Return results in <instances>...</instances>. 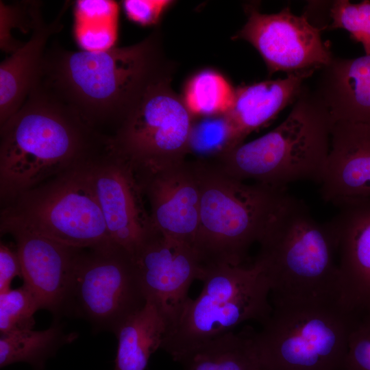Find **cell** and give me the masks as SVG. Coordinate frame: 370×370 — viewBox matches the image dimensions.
<instances>
[{
  "label": "cell",
  "mask_w": 370,
  "mask_h": 370,
  "mask_svg": "<svg viewBox=\"0 0 370 370\" xmlns=\"http://www.w3.org/2000/svg\"><path fill=\"white\" fill-rule=\"evenodd\" d=\"M234 93L235 89L222 74L204 69L188 80L182 98L193 117H197L227 113Z\"/></svg>",
  "instance_id": "obj_25"
},
{
  "label": "cell",
  "mask_w": 370,
  "mask_h": 370,
  "mask_svg": "<svg viewBox=\"0 0 370 370\" xmlns=\"http://www.w3.org/2000/svg\"><path fill=\"white\" fill-rule=\"evenodd\" d=\"M254 263L270 290L273 307L338 306L337 247L330 222L321 223L290 195L258 243Z\"/></svg>",
  "instance_id": "obj_3"
},
{
  "label": "cell",
  "mask_w": 370,
  "mask_h": 370,
  "mask_svg": "<svg viewBox=\"0 0 370 370\" xmlns=\"http://www.w3.org/2000/svg\"><path fill=\"white\" fill-rule=\"evenodd\" d=\"M150 208L151 225L194 247L199 228L200 188L193 162L136 173Z\"/></svg>",
  "instance_id": "obj_14"
},
{
  "label": "cell",
  "mask_w": 370,
  "mask_h": 370,
  "mask_svg": "<svg viewBox=\"0 0 370 370\" xmlns=\"http://www.w3.org/2000/svg\"><path fill=\"white\" fill-rule=\"evenodd\" d=\"M167 328L156 306L147 301L115 334L118 344L114 370H145L151 354L161 348Z\"/></svg>",
  "instance_id": "obj_21"
},
{
  "label": "cell",
  "mask_w": 370,
  "mask_h": 370,
  "mask_svg": "<svg viewBox=\"0 0 370 370\" xmlns=\"http://www.w3.org/2000/svg\"><path fill=\"white\" fill-rule=\"evenodd\" d=\"M66 5L50 23L43 20L36 27L29 40L0 64V125L23 106L36 84L49 38L62 27L60 22Z\"/></svg>",
  "instance_id": "obj_20"
},
{
  "label": "cell",
  "mask_w": 370,
  "mask_h": 370,
  "mask_svg": "<svg viewBox=\"0 0 370 370\" xmlns=\"http://www.w3.org/2000/svg\"><path fill=\"white\" fill-rule=\"evenodd\" d=\"M167 68L160 34L155 31L135 45L104 51L53 46L46 49L35 85L95 130L111 127L114 133L147 85Z\"/></svg>",
  "instance_id": "obj_1"
},
{
  "label": "cell",
  "mask_w": 370,
  "mask_h": 370,
  "mask_svg": "<svg viewBox=\"0 0 370 370\" xmlns=\"http://www.w3.org/2000/svg\"><path fill=\"white\" fill-rule=\"evenodd\" d=\"M40 6V2L36 1L11 4L0 1V47L3 51L12 54L23 45L14 38L12 31L33 32L42 21Z\"/></svg>",
  "instance_id": "obj_27"
},
{
  "label": "cell",
  "mask_w": 370,
  "mask_h": 370,
  "mask_svg": "<svg viewBox=\"0 0 370 370\" xmlns=\"http://www.w3.org/2000/svg\"><path fill=\"white\" fill-rule=\"evenodd\" d=\"M193 163L200 188L194 247L202 266L243 265L290 195L286 188L233 179L206 160Z\"/></svg>",
  "instance_id": "obj_5"
},
{
  "label": "cell",
  "mask_w": 370,
  "mask_h": 370,
  "mask_svg": "<svg viewBox=\"0 0 370 370\" xmlns=\"http://www.w3.org/2000/svg\"><path fill=\"white\" fill-rule=\"evenodd\" d=\"M353 319L338 306L273 307L257 352L267 370H341Z\"/></svg>",
  "instance_id": "obj_8"
},
{
  "label": "cell",
  "mask_w": 370,
  "mask_h": 370,
  "mask_svg": "<svg viewBox=\"0 0 370 370\" xmlns=\"http://www.w3.org/2000/svg\"><path fill=\"white\" fill-rule=\"evenodd\" d=\"M40 305L30 289L22 286L0 293V333L32 329Z\"/></svg>",
  "instance_id": "obj_28"
},
{
  "label": "cell",
  "mask_w": 370,
  "mask_h": 370,
  "mask_svg": "<svg viewBox=\"0 0 370 370\" xmlns=\"http://www.w3.org/2000/svg\"><path fill=\"white\" fill-rule=\"evenodd\" d=\"M118 3L79 0L74 9L75 38L84 51H99L114 46L119 32Z\"/></svg>",
  "instance_id": "obj_23"
},
{
  "label": "cell",
  "mask_w": 370,
  "mask_h": 370,
  "mask_svg": "<svg viewBox=\"0 0 370 370\" xmlns=\"http://www.w3.org/2000/svg\"><path fill=\"white\" fill-rule=\"evenodd\" d=\"M315 70L287 73L284 78L242 85L235 89L227 112L245 138L273 120L286 106L294 103L306 79Z\"/></svg>",
  "instance_id": "obj_19"
},
{
  "label": "cell",
  "mask_w": 370,
  "mask_h": 370,
  "mask_svg": "<svg viewBox=\"0 0 370 370\" xmlns=\"http://www.w3.org/2000/svg\"><path fill=\"white\" fill-rule=\"evenodd\" d=\"M170 68L145 88L111 136L113 148L136 173L186 161L193 116L171 87Z\"/></svg>",
  "instance_id": "obj_9"
},
{
  "label": "cell",
  "mask_w": 370,
  "mask_h": 370,
  "mask_svg": "<svg viewBox=\"0 0 370 370\" xmlns=\"http://www.w3.org/2000/svg\"><path fill=\"white\" fill-rule=\"evenodd\" d=\"M247 20L234 39L249 42L264 60L269 75L319 69L334 58L321 38V29L305 15L285 8L274 14L261 13L256 5L245 6Z\"/></svg>",
  "instance_id": "obj_11"
},
{
  "label": "cell",
  "mask_w": 370,
  "mask_h": 370,
  "mask_svg": "<svg viewBox=\"0 0 370 370\" xmlns=\"http://www.w3.org/2000/svg\"><path fill=\"white\" fill-rule=\"evenodd\" d=\"M203 267L201 292L195 299L188 298L161 345L177 362L243 323L262 324L272 312L268 282L256 263Z\"/></svg>",
  "instance_id": "obj_6"
},
{
  "label": "cell",
  "mask_w": 370,
  "mask_h": 370,
  "mask_svg": "<svg viewBox=\"0 0 370 370\" xmlns=\"http://www.w3.org/2000/svg\"><path fill=\"white\" fill-rule=\"evenodd\" d=\"M0 195H18L102 153L110 136L34 85L20 109L1 125Z\"/></svg>",
  "instance_id": "obj_2"
},
{
  "label": "cell",
  "mask_w": 370,
  "mask_h": 370,
  "mask_svg": "<svg viewBox=\"0 0 370 370\" xmlns=\"http://www.w3.org/2000/svg\"><path fill=\"white\" fill-rule=\"evenodd\" d=\"M131 255L147 301L158 309L168 330L188 301L191 284L202 279L199 256L192 245L166 236L151 224Z\"/></svg>",
  "instance_id": "obj_12"
},
{
  "label": "cell",
  "mask_w": 370,
  "mask_h": 370,
  "mask_svg": "<svg viewBox=\"0 0 370 370\" xmlns=\"http://www.w3.org/2000/svg\"><path fill=\"white\" fill-rule=\"evenodd\" d=\"M89 161L4 204L1 232L21 229L77 249L114 245L90 184Z\"/></svg>",
  "instance_id": "obj_7"
},
{
  "label": "cell",
  "mask_w": 370,
  "mask_h": 370,
  "mask_svg": "<svg viewBox=\"0 0 370 370\" xmlns=\"http://www.w3.org/2000/svg\"><path fill=\"white\" fill-rule=\"evenodd\" d=\"M22 278L20 260L16 251L10 246L1 242L0 245V293L10 290L12 280Z\"/></svg>",
  "instance_id": "obj_32"
},
{
  "label": "cell",
  "mask_w": 370,
  "mask_h": 370,
  "mask_svg": "<svg viewBox=\"0 0 370 370\" xmlns=\"http://www.w3.org/2000/svg\"><path fill=\"white\" fill-rule=\"evenodd\" d=\"M24 284L41 308L54 315L64 313L73 267L79 249L21 229H12Z\"/></svg>",
  "instance_id": "obj_17"
},
{
  "label": "cell",
  "mask_w": 370,
  "mask_h": 370,
  "mask_svg": "<svg viewBox=\"0 0 370 370\" xmlns=\"http://www.w3.org/2000/svg\"><path fill=\"white\" fill-rule=\"evenodd\" d=\"M74 338V334H65L58 323L44 330L29 329L1 334L0 367L27 362L41 370L49 357Z\"/></svg>",
  "instance_id": "obj_24"
},
{
  "label": "cell",
  "mask_w": 370,
  "mask_h": 370,
  "mask_svg": "<svg viewBox=\"0 0 370 370\" xmlns=\"http://www.w3.org/2000/svg\"><path fill=\"white\" fill-rule=\"evenodd\" d=\"M319 184L323 200L340 209L370 202V125L333 121Z\"/></svg>",
  "instance_id": "obj_15"
},
{
  "label": "cell",
  "mask_w": 370,
  "mask_h": 370,
  "mask_svg": "<svg viewBox=\"0 0 370 370\" xmlns=\"http://www.w3.org/2000/svg\"><path fill=\"white\" fill-rule=\"evenodd\" d=\"M85 249L75 258L64 313L115 334L147 303L132 255L116 245Z\"/></svg>",
  "instance_id": "obj_10"
},
{
  "label": "cell",
  "mask_w": 370,
  "mask_h": 370,
  "mask_svg": "<svg viewBox=\"0 0 370 370\" xmlns=\"http://www.w3.org/2000/svg\"><path fill=\"white\" fill-rule=\"evenodd\" d=\"M333 120L322 98L304 84L291 111L266 134L242 143L210 162L226 175L275 188L320 183L329 156Z\"/></svg>",
  "instance_id": "obj_4"
},
{
  "label": "cell",
  "mask_w": 370,
  "mask_h": 370,
  "mask_svg": "<svg viewBox=\"0 0 370 370\" xmlns=\"http://www.w3.org/2000/svg\"><path fill=\"white\" fill-rule=\"evenodd\" d=\"M341 370H370V311L354 317Z\"/></svg>",
  "instance_id": "obj_30"
},
{
  "label": "cell",
  "mask_w": 370,
  "mask_h": 370,
  "mask_svg": "<svg viewBox=\"0 0 370 370\" xmlns=\"http://www.w3.org/2000/svg\"><path fill=\"white\" fill-rule=\"evenodd\" d=\"M251 328L229 332L188 353L179 362L184 370H267L262 362Z\"/></svg>",
  "instance_id": "obj_22"
},
{
  "label": "cell",
  "mask_w": 370,
  "mask_h": 370,
  "mask_svg": "<svg viewBox=\"0 0 370 370\" xmlns=\"http://www.w3.org/2000/svg\"><path fill=\"white\" fill-rule=\"evenodd\" d=\"M169 0H125L122 7L128 19L142 26L156 25L173 5Z\"/></svg>",
  "instance_id": "obj_31"
},
{
  "label": "cell",
  "mask_w": 370,
  "mask_h": 370,
  "mask_svg": "<svg viewBox=\"0 0 370 370\" xmlns=\"http://www.w3.org/2000/svg\"><path fill=\"white\" fill-rule=\"evenodd\" d=\"M339 271V307L358 316L370 311V202L340 209L330 221Z\"/></svg>",
  "instance_id": "obj_16"
},
{
  "label": "cell",
  "mask_w": 370,
  "mask_h": 370,
  "mask_svg": "<svg viewBox=\"0 0 370 370\" xmlns=\"http://www.w3.org/2000/svg\"><path fill=\"white\" fill-rule=\"evenodd\" d=\"M87 166L111 241L132 254L150 227L132 165L110 143Z\"/></svg>",
  "instance_id": "obj_13"
},
{
  "label": "cell",
  "mask_w": 370,
  "mask_h": 370,
  "mask_svg": "<svg viewBox=\"0 0 370 370\" xmlns=\"http://www.w3.org/2000/svg\"><path fill=\"white\" fill-rule=\"evenodd\" d=\"M329 29H344L362 44L365 55L370 56V1L352 3L347 0L334 1L330 9Z\"/></svg>",
  "instance_id": "obj_29"
},
{
  "label": "cell",
  "mask_w": 370,
  "mask_h": 370,
  "mask_svg": "<svg viewBox=\"0 0 370 370\" xmlns=\"http://www.w3.org/2000/svg\"><path fill=\"white\" fill-rule=\"evenodd\" d=\"M319 70L314 89L333 121L370 125V56L333 58Z\"/></svg>",
  "instance_id": "obj_18"
},
{
  "label": "cell",
  "mask_w": 370,
  "mask_h": 370,
  "mask_svg": "<svg viewBox=\"0 0 370 370\" xmlns=\"http://www.w3.org/2000/svg\"><path fill=\"white\" fill-rule=\"evenodd\" d=\"M227 113L193 117L189 152L212 158L243 143Z\"/></svg>",
  "instance_id": "obj_26"
}]
</instances>
